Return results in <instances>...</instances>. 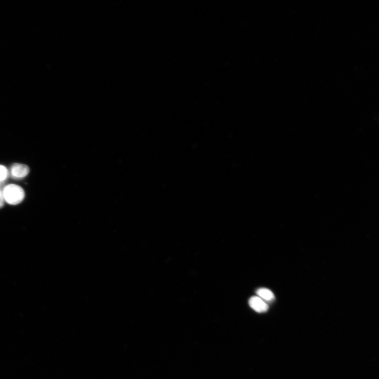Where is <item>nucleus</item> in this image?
Masks as SVG:
<instances>
[{"label":"nucleus","mask_w":379,"mask_h":379,"mask_svg":"<svg viewBox=\"0 0 379 379\" xmlns=\"http://www.w3.org/2000/svg\"><path fill=\"white\" fill-rule=\"evenodd\" d=\"M8 172L3 165H0V183L5 181L8 177Z\"/></svg>","instance_id":"39448f33"},{"label":"nucleus","mask_w":379,"mask_h":379,"mask_svg":"<svg viewBox=\"0 0 379 379\" xmlns=\"http://www.w3.org/2000/svg\"><path fill=\"white\" fill-rule=\"evenodd\" d=\"M30 169L27 165L15 163L12 165L10 174L12 177L15 179H21L27 176L29 173Z\"/></svg>","instance_id":"f03ea898"},{"label":"nucleus","mask_w":379,"mask_h":379,"mask_svg":"<svg viewBox=\"0 0 379 379\" xmlns=\"http://www.w3.org/2000/svg\"><path fill=\"white\" fill-rule=\"evenodd\" d=\"M256 294L261 299L267 301H271L274 299V295L273 292L266 288H260L256 291Z\"/></svg>","instance_id":"20e7f679"},{"label":"nucleus","mask_w":379,"mask_h":379,"mask_svg":"<svg viewBox=\"0 0 379 379\" xmlns=\"http://www.w3.org/2000/svg\"><path fill=\"white\" fill-rule=\"evenodd\" d=\"M5 202L11 205H17L21 203L25 197L23 189L18 185L8 184L2 190Z\"/></svg>","instance_id":"f257e3e1"},{"label":"nucleus","mask_w":379,"mask_h":379,"mask_svg":"<svg viewBox=\"0 0 379 379\" xmlns=\"http://www.w3.org/2000/svg\"><path fill=\"white\" fill-rule=\"evenodd\" d=\"M249 303L250 306L257 312H264L269 309L267 304L258 297H252L250 299Z\"/></svg>","instance_id":"7ed1b4c3"},{"label":"nucleus","mask_w":379,"mask_h":379,"mask_svg":"<svg viewBox=\"0 0 379 379\" xmlns=\"http://www.w3.org/2000/svg\"><path fill=\"white\" fill-rule=\"evenodd\" d=\"M4 199L3 195L2 190L0 189V209L2 208L4 204Z\"/></svg>","instance_id":"423d86ee"}]
</instances>
